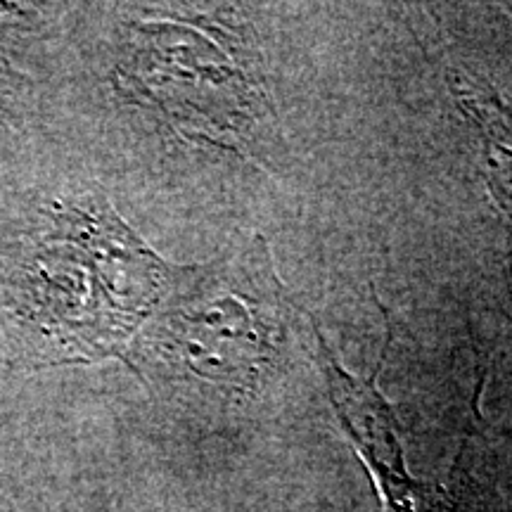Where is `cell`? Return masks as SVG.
<instances>
[{
    "label": "cell",
    "instance_id": "cell-1",
    "mask_svg": "<svg viewBox=\"0 0 512 512\" xmlns=\"http://www.w3.org/2000/svg\"><path fill=\"white\" fill-rule=\"evenodd\" d=\"M169 320L171 344L192 375L254 394L268 380L297 318L266 240L202 271Z\"/></svg>",
    "mask_w": 512,
    "mask_h": 512
},
{
    "label": "cell",
    "instance_id": "cell-2",
    "mask_svg": "<svg viewBox=\"0 0 512 512\" xmlns=\"http://www.w3.org/2000/svg\"><path fill=\"white\" fill-rule=\"evenodd\" d=\"M313 330L318 339V366L328 382L332 408L342 430L347 432L358 456L373 475L382 494L384 512H453L444 489L420 482L408 472L399 437V420L392 403L384 399L377 387V377L392 344V330H387L384 354L368 380L351 375L339 366L318 323H313Z\"/></svg>",
    "mask_w": 512,
    "mask_h": 512
}]
</instances>
